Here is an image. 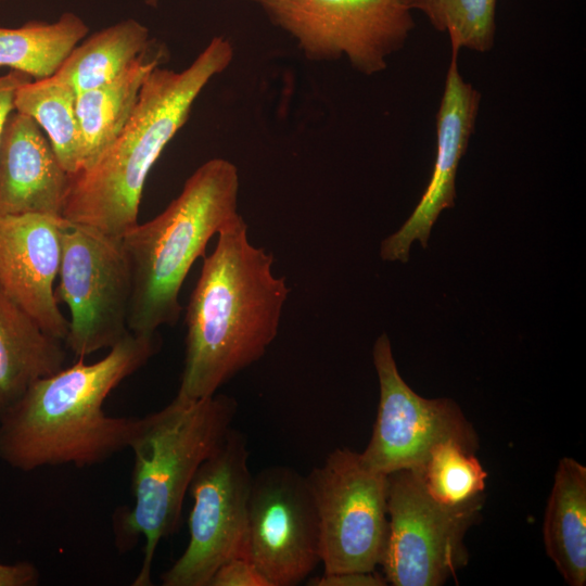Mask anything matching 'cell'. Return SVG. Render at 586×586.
Masks as SVG:
<instances>
[{"instance_id":"cell-1","label":"cell","mask_w":586,"mask_h":586,"mask_svg":"<svg viewBox=\"0 0 586 586\" xmlns=\"http://www.w3.org/2000/svg\"><path fill=\"white\" fill-rule=\"evenodd\" d=\"M203 257L186 313V355L178 397L213 396L258 361L277 337L290 289L273 256L253 245L241 214L218 231Z\"/></svg>"},{"instance_id":"cell-2","label":"cell","mask_w":586,"mask_h":586,"mask_svg":"<svg viewBox=\"0 0 586 586\" xmlns=\"http://www.w3.org/2000/svg\"><path fill=\"white\" fill-rule=\"evenodd\" d=\"M161 347L157 333L129 331L102 359L41 378L0 417V459L21 471L98 464L128 448L139 418L103 411L110 393Z\"/></svg>"},{"instance_id":"cell-3","label":"cell","mask_w":586,"mask_h":586,"mask_svg":"<svg viewBox=\"0 0 586 586\" xmlns=\"http://www.w3.org/2000/svg\"><path fill=\"white\" fill-rule=\"evenodd\" d=\"M233 52L230 40L216 36L184 69L154 68L117 138L92 165L69 175L63 218L115 237L137 226L150 170Z\"/></svg>"},{"instance_id":"cell-4","label":"cell","mask_w":586,"mask_h":586,"mask_svg":"<svg viewBox=\"0 0 586 586\" xmlns=\"http://www.w3.org/2000/svg\"><path fill=\"white\" fill-rule=\"evenodd\" d=\"M234 398L176 396L167 406L138 419L128 448L133 455L132 508L114 517L118 549L144 538L143 560L133 586H150L158 543L179 527L183 500L201 467L224 443L237 412Z\"/></svg>"},{"instance_id":"cell-5","label":"cell","mask_w":586,"mask_h":586,"mask_svg":"<svg viewBox=\"0 0 586 586\" xmlns=\"http://www.w3.org/2000/svg\"><path fill=\"white\" fill-rule=\"evenodd\" d=\"M239 189L232 162L208 160L161 214L123 235L132 275L129 331L153 335L178 321L183 281L211 238L239 215Z\"/></svg>"},{"instance_id":"cell-6","label":"cell","mask_w":586,"mask_h":586,"mask_svg":"<svg viewBox=\"0 0 586 586\" xmlns=\"http://www.w3.org/2000/svg\"><path fill=\"white\" fill-rule=\"evenodd\" d=\"M314 62L345 58L364 75L387 66L415 27V0H251Z\"/></svg>"},{"instance_id":"cell-7","label":"cell","mask_w":586,"mask_h":586,"mask_svg":"<svg viewBox=\"0 0 586 586\" xmlns=\"http://www.w3.org/2000/svg\"><path fill=\"white\" fill-rule=\"evenodd\" d=\"M58 303L71 313L65 346L78 358L111 348L128 332L132 275L123 237L64 219Z\"/></svg>"},{"instance_id":"cell-8","label":"cell","mask_w":586,"mask_h":586,"mask_svg":"<svg viewBox=\"0 0 586 586\" xmlns=\"http://www.w3.org/2000/svg\"><path fill=\"white\" fill-rule=\"evenodd\" d=\"M249 457L245 437L231 428L220 447L201 464L189 487L193 500L189 542L162 574V585L208 586L221 564L245 557L253 483Z\"/></svg>"},{"instance_id":"cell-9","label":"cell","mask_w":586,"mask_h":586,"mask_svg":"<svg viewBox=\"0 0 586 586\" xmlns=\"http://www.w3.org/2000/svg\"><path fill=\"white\" fill-rule=\"evenodd\" d=\"M388 532L381 565L394 586H438L466 565L463 538L476 521L482 498L448 506L428 492L420 471L387 475Z\"/></svg>"},{"instance_id":"cell-10","label":"cell","mask_w":586,"mask_h":586,"mask_svg":"<svg viewBox=\"0 0 586 586\" xmlns=\"http://www.w3.org/2000/svg\"><path fill=\"white\" fill-rule=\"evenodd\" d=\"M306 479L318 514L323 573L374 571L388 532L387 475L367 467L360 453L336 448Z\"/></svg>"},{"instance_id":"cell-11","label":"cell","mask_w":586,"mask_h":586,"mask_svg":"<svg viewBox=\"0 0 586 586\" xmlns=\"http://www.w3.org/2000/svg\"><path fill=\"white\" fill-rule=\"evenodd\" d=\"M372 358L380 400L370 441L360 453L367 467L386 475L419 470L432 449L447 441L476 451V433L453 399L424 398L404 381L385 333L377 339Z\"/></svg>"},{"instance_id":"cell-12","label":"cell","mask_w":586,"mask_h":586,"mask_svg":"<svg viewBox=\"0 0 586 586\" xmlns=\"http://www.w3.org/2000/svg\"><path fill=\"white\" fill-rule=\"evenodd\" d=\"M245 557L270 586H295L320 563V531L306 476L285 466L253 476Z\"/></svg>"},{"instance_id":"cell-13","label":"cell","mask_w":586,"mask_h":586,"mask_svg":"<svg viewBox=\"0 0 586 586\" xmlns=\"http://www.w3.org/2000/svg\"><path fill=\"white\" fill-rule=\"evenodd\" d=\"M459 50L451 49L441 104L436 114V157L432 176L416 208L395 233L381 243L383 260L406 263L418 240L428 246L431 229L442 211L456 198V174L474 131L481 93L466 82L458 69Z\"/></svg>"},{"instance_id":"cell-14","label":"cell","mask_w":586,"mask_h":586,"mask_svg":"<svg viewBox=\"0 0 586 586\" xmlns=\"http://www.w3.org/2000/svg\"><path fill=\"white\" fill-rule=\"evenodd\" d=\"M63 217L0 216V288L50 335L67 337L69 321L54 295Z\"/></svg>"},{"instance_id":"cell-15","label":"cell","mask_w":586,"mask_h":586,"mask_svg":"<svg viewBox=\"0 0 586 586\" xmlns=\"http://www.w3.org/2000/svg\"><path fill=\"white\" fill-rule=\"evenodd\" d=\"M68 184L69 175L43 130L14 110L0 136V216L63 217Z\"/></svg>"},{"instance_id":"cell-16","label":"cell","mask_w":586,"mask_h":586,"mask_svg":"<svg viewBox=\"0 0 586 586\" xmlns=\"http://www.w3.org/2000/svg\"><path fill=\"white\" fill-rule=\"evenodd\" d=\"M64 346L0 288V417L33 383L64 368Z\"/></svg>"},{"instance_id":"cell-17","label":"cell","mask_w":586,"mask_h":586,"mask_svg":"<svg viewBox=\"0 0 586 586\" xmlns=\"http://www.w3.org/2000/svg\"><path fill=\"white\" fill-rule=\"evenodd\" d=\"M544 544L548 557L571 586L586 584V468L562 458L547 501Z\"/></svg>"},{"instance_id":"cell-18","label":"cell","mask_w":586,"mask_h":586,"mask_svg":"<svg viewBox=\"0 0 586 586\" xmlns=\"http://www.w3.org/2000/svg\"><path fill=\"white\" fill-rule=\"evenodd\" d=\"M166 58L165 48L153 43L123 74L77 94L85 158L81 169L92 165L117 138L137 105L146 77Z\"/></svg>"},{"instance_id":"cell-19","label":"cell","mask_w":586,"mask_h":586,"mask_svg":"<svg viewBox=\"0 0 586 586\" xmlns=\"http://www.w3.org/2000/svg\"><path fill=\"white\" fill-rule=\"evenodd\" d=\"M153 43L145 25L135 18L119 21L86 36L53 77L78 94L123 74Z\"/></svg>"},{"instance_id":"cell-20","label":"cell","mask_w":586,"mask_h":586,"mask_svg":"<svg viewBox=\"0 0 586 586\" xmlns=\"http://www.w3.org/2000/svg\"><path fill=\"white\" fill-rule=\"evenodd\" d=\"M88 33L86 22L73 12H64L53 22L0 26V68L9 67L34 80L51 77Z\"/></svg>"},{"instance_id":"cell-21","label":"cell","mask_w":586,"mask_h":586,"mask_svg":"<svg viewBox=\"0 0 586 586\" xmlns=\"http://www.w3.org/2000/svg\"><path fill=\"white\" fill-rule=\"evenodd\" d=\"M76 99L77 93L53 76L23 84L14 98V110L39 125L68 175L80 170L85 161Z\"/></svg>"},{"instance_id":"cell-22","label":"cell","mask_w":586,"mask_h":586,"mask_svg":"<svg viewBox=\"0 0 586 586\" xmlns=\"http://www.w3.org/2000/svg\"><path fill=\"white\" fill-rule=\"evenodd\" d=\"M419 471L430 495L448 506L482 498L487 479L474 451L454 441L436 445Z\"/></svg>"},{"instance_id":"cell-23","label":"cell","mask_w":586,"mask_h":586,"mask_svg":"<svg viewBox=\"0 0 586 586\" xmlns=\"http://www.w3.org/2000/svg\"><path fill=\"white\" fill-rule=\"evenodd\" d=\"M496 4L497 0H415L413 10L448 35L451 49L486 52L495 41Z\"/></svg>"},{"instance_id":"cell-24","label":"cell","mask_w":586,"mask_h":586,"mask_svg":"<svg viewBox=\"0 0 586 586\" xmlns=\"http://www.w3.org/2000/svg\"><path fill=\"white\" fill-rule=\"evenodd\" d=\"M208 586H270L258 569L245 557H237L221 564Z\"/></svg>"},{"instance_id":"cell-25","label":"cell","mask_w":586,"mask_h":586,"mask_svg":"<svg viewBox=\"0 0 586 586\" xmlns=\"http://www.w3.org/2000/svg\"><path fill=\"white\" fill-rule=\"evenodd\" d=\"M386 584V578L375 571L323 573L320 576L310 578L307 583L310 586H384Z\"/></svg>"},{"instance_id":"cell-26","label":"cell","mask_w":586,"mask_h":586,"mask_svg":"<svg viewBox=\"0 0 586 586\" xmlns=\"http://www.w3.org/2000/svg\"><path fill=\"white\" fill-rule=\"evenodd\" d=\"M30 80L29 76L16 71L0 75V136L9 115L14 111L16 90Z\"/></svg>"},{"instance_id":"cell-27","label":"cell","mask_w":586,"mask_h":586,"mask_svg":"<svg viewBox=\"0 0 586 586\" xmlns=\"http://www.w3.org/2000/svg\"><path fill=\"white\" fill-rule=\"evenodd\" d=\"M38 582L39 572L30 562L0 563V586H34Z\"/></svg>"},{"instance_id":"cell-28","label":"cell","mask_w":586,"mask_h":586,"mask_svg":"<svg viewBox=\"0 0 586 586\" xmlns=\"http://www.w3.org/2000/svg\"><path fill=\"white\" fill-rule=\"evenodd\" d=\"M144 4H146L150 8H156L158 5L160 0H142Z\"/></svg>"},{"instance_id":"cell-29","label":"cell","mask_w":586,"mask_h":586,"mask_svg":"<svg viewBox=\"0 0 586 586\" xmlns=\"http://www.w3.org/2000/svg\"><path fill=\"white\" fill-rule=\"evenodd\" d=\"M3 1H5V0H0V3L3 2Z\"/></svg>"}]
</instances>
